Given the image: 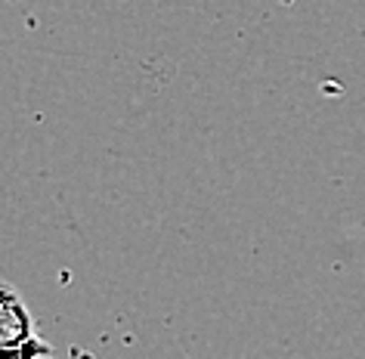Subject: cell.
Here are the masks:
<instances>
[{
	"instance_id": "1",
	"label": "cell",
	"mask_w": 365,
	"mask_h": 359,
	"mask_svg": "<svg viewBox=\"0 0 365 359\" xmlns=\"http://www.w3.org/2000/svg\"><path fill=\"white\" fill-rule=\"evenodd\" d=\"M34 338H38V328H34L29 303L22 300V294L10 282L0 279V347L19 350L31 344Z\"/></svg>"
}]
</instances>
